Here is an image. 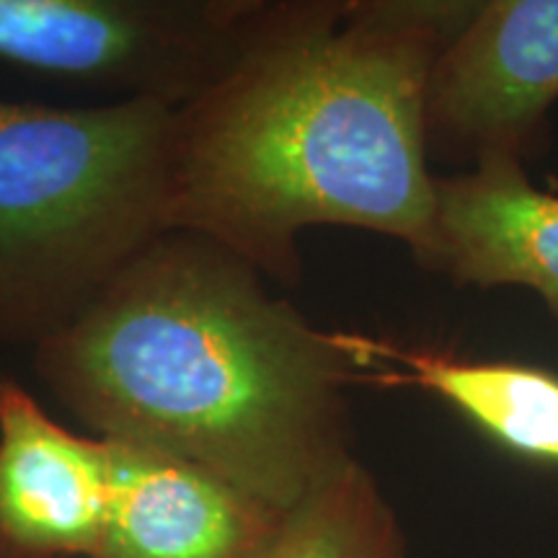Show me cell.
Wrapping results in <instances>:
<instances>
[{
    "label": "cell",
    "mask_w": 558,
    "mask_h": 558,
    "mask_svg": "<svg viewBox=\"0 0 558 558\" xmlns=\"http://www.w3.org/2000/svg\"><path fill=\"white\" fill-rule=\"evenodd\" d=\"M107 445V518L88 558H256L288 512L192 460Z\"/></svg>",
    "instance_id": "cell-6"
},
{
    "label": "cell",
    "mask_w": 558,
    "mask_h": 558,
    "mask_svg": "<svg viewBox=\"0 0 558 558\" xmlns=\"http://www.w3.org/2000/svg\"><path fill=\"white\" fill-rule=\"evenodd\" d=\"M109 501L107 439L0 375V558H88Z\"/></svg>",
    "instance_id": "cell-7"
},
{
    "label": "cell",
    "mask_w": 558,
    "mask_h": 558,
    "mask_svg": "<svg viewBox=\"0 0 558 558\" xmlns=\"http://www.w3.org/2000/svg\"><path fill=\"white\" fill-rule=\"evenodd\" d=\"M256 558H409L401 522L357 458L282 514Z\"/></svg>",
    "instance_id": "cell-10"
},
{
    "label": "cell",
    "mask_w": 558,
    "mask_h": 558,
    "mask_svg": "<svg viewBox=\"0 0 558 558\" xmlns=\"http://www.w3.org/2000/svg\"><path fill=\"white\" fill-rule=\"evenodd\" d=\"M365 386L418 388L450 401L522 458L558 465V375L522 362L460 360L439 349L347 333Z\"/></svg>",
    "instance_id": "cell-9"
},
{
    "label": "cell",
    "mask_w": 558,
    "mask_h": 558,
    "mask_svg": "<svg viewBox=\"0 0 558 558\" xmlns=\"http://www.w3.org/2000/svg\"><path fill=\"white\" fill-rule=\"evenodd\" d=\"M429 269L476 288L522 284L558 318V194L535 190L512 156L435 177Z\"/></svg>",
    "instance_id": "cell-8"
},
{
    "label": "cell",
    "mask_w": 558,
    "mask_h": 558,
    "mask_svg": "<svg viewBox=\"0 0 558 558\" xmlns=\"http://www.w3.org/2000/svg\"><path fill=\"white\" fill-rule=\"evenodd\" d=\"M262 0H0V62L184 109L246 45Z\"/></svg>",
    "instance_id": "cell-4"
},
{
    "label": "cell",
    "mask_w": 558,
    "mask_h": 558,
    "mask_svg": "<svg viewBox=\"0 0 558 558\" xmlns=\"http://www.w3.org/2000/svg\"><path fill=\"white\" fill-rule=\"evenodd\" d=\"M558 99V0H484L427 83V148L442 158L538 150Z\"/></svg>",
    "instance_id": "cell-5"
},
{
    "label": "cell",
    "mask_w": 558,
    "mask_h": 558,
    "mask_svg": "<svg viewBox=\"0 0 558 558\" xmlns=\"http://www.w3.org/2000/svg\"><path fill=\"white\" fill-rule=\"evenodd\" d=\"M173 114L0 99V349L65 329L169 230Z\"/></svg>",
    "instance_id": "cell-3"
},
{
    "label": "cell",
    "mask_w": 558,
    "mask_h": 558,
    "mask_svg": "<svg viewBox=\"0 0 558 558\" xmlns=\"http://www.w3.org/2000/svg\"><path fill=\"white\" fill-rule=\"evenodd\" d=\"M473 0H262L222 78L173 114L169 230L298 284L318 226L407 243L429 267L427 83Z\"/></svg>",
    "instance_id": "cell-1"
},
{
    "label": "cell",
    "mask_w": 558,
    "mask_h": 558,
    "mask_svg": "<svg viewBox=\"0 0 558 558\" xmlns=\"http://www.w3.org/2000/svg\"><path fill=\"white\" fill-rule=\"evenodd\" d=\"M32 360L88 435L192 460L279 509L354 458L347 388L367 373L347 333L205 235H158Z\"/></svg>",
    "instance_id": "cell-2"
}]
</instances>
